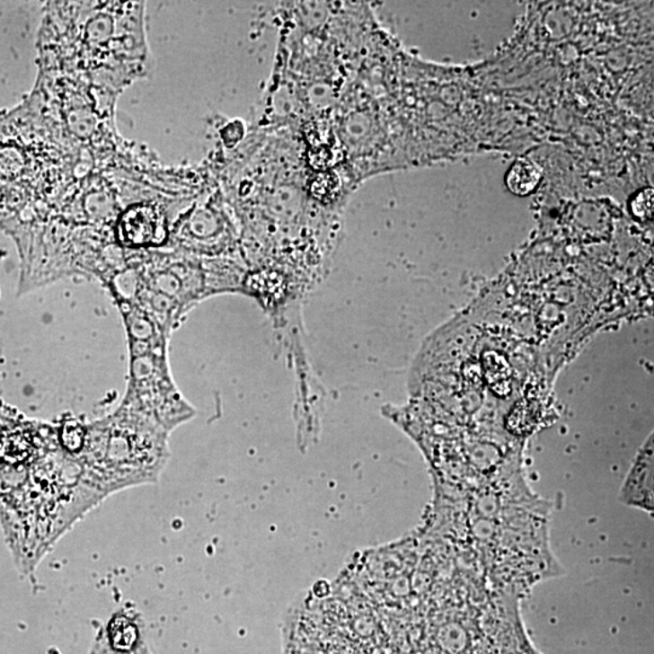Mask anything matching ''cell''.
<instances>
[{
    "mask_svg": "<svg viewBox=\"0 0 654 654\" xmlns=\"http://www.w3.org/2000/svg\"><path fill=\"white\" fill-rule=\"evenodd\" d=\"M165 234L163 215L152 205H135L118 224V238L128 246L158 245Z\"/></svg>",
    "mask_w": 654,
    "mask_h": 654,
    "instance_id": "1",
    "label": "cell"
},
{
    "mask_svg": "<svg viewBox=\"0 0 654 654\" xmlns=\"http://www.w3.org/2000/svg\"><path fill=\"white\" fill-rule=\"evenodd\" d=\"M542 170L528 159H520L511 166L507 175V186L517 196H528L541 183Z\"/></svg>",
    "mask_w": 654,
    "mask_h": 654,
    "instance_id": "2",
    "label": "cell"
},
{
    "mask_svg": "<svg viewBox=\"0 0 654 654\" xmlns=\"http://www.w3.org/2000/svg\"><path fill=\"white\" fill-rule=\"evenodd\" d=\"M108 631H110V645L114 650L128 652L134 649L137 642V628L127 618H114Z\"/></svg>",
    "mask_w": 654,
    "mask_h": 654,
    "instance_id": "3",
    "label": "cell"
},
{
    "mask_svg": "<svg viewBox=\"0 0 654 654\" xmlns=\"http://www.w3.org/2000/svg\"><path fill=\"white\" fill-rule=\"evenodd\" d=\"M632 210L638 216H650L653 210V190L652 188H647V190L640 192L636 196L635 200L632 201Z\"/></svg>",
    "mask_w": 654,
    "mask_h": 654,
    "instance_id": "4",
    "label": "cell"
}]
</instances>
